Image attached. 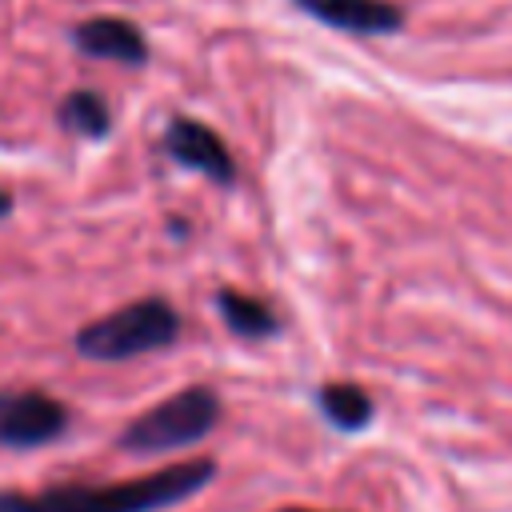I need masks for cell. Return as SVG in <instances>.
I'll use <instances>...</instances> for the list:
<instances>
[{"mask_svg": "<svg viewBox=\"0 0 512 512\" xmlns=\"http://www.w3.org/2000/svg\"><path fill=\"white\" fill-rule=\"evenodd\" d=\"M316 400H320L324 416H328L336 428H344V432L364 428V424L372 420V400H368V392H364L360 384H348V380L324 384Z\"/></svg>", "mask_w": 512, "mask_h": 512, "instance_id": "obj_9", "label": "cell"}, {"mask_svg": "<svg viewBox=\"0 0 512 512\" xmlns=\"http://www.w3.org/2000/svg\"><path fill=\"white\" fill-rule=\"evenodd\" d=\"M12 212V196L8 192H0V216H8Z\"/></svg>", "mask_w": 512, "mask_h": 512, "instance_id": "obj_11", "label": "cell"}, {"mask_svg": "<svg viewBox=\"0 0 512 512\" xmlns=\"http://www.w3.org/2000/svg\"><path fill=\"white\" fill-rule=\"evenodd\" d=\"M180 332V316L164 296L124 304L76 332V352L88 360H128L140 352L168 348Z\"/></svg>", "mask_w": 512, "mask_h": 512, "instance_id": "obj_2", "label": "cell"}, {"mask_svg": "<svg viewBox=\"0 0 512 512\" xmlns=\"http://www.w3.org/2000/svg\"><path fill=\"white\" fill-rule=\"evenodd\" d=\"M296 4L308 16L348 32H396L404 20L392 0H296Z\"/></svg>", "mask_w": 512, "mask_h": 512, "instance_id": "obj_7", "label": "cell"}, {"mask_svg": "<svg viewBox=\"0 0 512 512\" xmlns=\"http://www.w3.org/2000/svg\"><path fill=\"white\" fill-rule=\"evenodd\" d=\"M60 124L80 132V136H104L112 116H108V104L96 96V92H72L64 104H60Z\"/></svg>", "mask_w": 512, "mask_h": 512, "instance_id": "obj_10", "label": "cell"}, {"mask_svg": "<svg viewBox=\"0 0 512 512\" xmlns=\"http://www.w3.org/2000/svg\"><path fill=\"white\" fill-rule=\"evenodd\" d=\"M212 476V460H188L124 484H60L44 492H0V512H156L200 492Z\"/></svg>", "mask_w": 512, "mask_h": 512, "instance_id": "obj_1", "label": "cell"}, {"mask_svg": "<svg viewBox=\"0 0 512 512\" xmlns=\"http://www.w3.org/2000/svg\"><path fill=\"white\" fill-rule=\"evenodd\" d=\"M216 304H220V312H224V324H228L236 336L260 340V336H276V332H280V320H276L272 308H268L264 300H256V296H244V292L224 288V292L216 296Z\"/></svg>", "mask_w": 512, "mask_h": 512, "instance_id": "obj_8", "label": "cell"}, {"mask_svg": "<svg viewBox=\"0 0 512 512\" xmlns=\"http://www.w3.org/2000/svg\"><path fill=\"white\" fill-rule=\"evenodd\" d=\"M68 428V408L36 388L0 392V444L4 448H40Z\"/></svg>", "mask_w": 512, "mask_h": 512, "instance_id": "obj_4", "label": "cell"}, {"mask_svg": "<svg viewBox=\"0 0 512 512\" xmlns=\"http://www.w3.org/2000/svg\"><path fill=\"white\" fill-rule=\"evenodd\" d=\"M72 40L84 56H100V60H116V64L148 60V44H144L140 28L120 16H92L80 28H72Z\"/></svg>", "mask_w": 512, "mask_h": 512, "instance_id": "obj_6", "label": "cell"}, {"mask_svg": "<svg viewBox=\"0 0 512 512\" xmlns=\"http://www.w3.org/2000/svg\"><path fill=\"white\" fill-rule=\"evenodd\" d=\"M164 152L184 164V168H196L204 172L208 180L216 184H232L236 180V164H232V152L228 144L200 120H188V116H176L164 132Z\"/></svg>", "mask_w": 512, "mask_h": 512, "instance_id": "obj_5", "label": "cell"}, {"mask_svg": "<svg viewBox=\"0 0 512 512\" xmlns=\"http://www.w3.org/2000/svg\"><path fill=\"white\" fill-rule=\"evenodd\" d=\"M220 420V396L212 388H184L168 400H160L156 408H148L144 416H136L124 432H120V448L128 452H168V448H184L204 440Z\"/></svg>", "mask_w": 512, "mask_h": 512, "instance_id": "obj_3", "label": "cell"}, {"mask_svg": "<svg viewBox=\"0 0 512 512\" xmlns=\"http://www.w3.org/2000/svg\"><path fill=\"white\" fill-rule=\"evenodd\" d=\"M280 512H312V508H280Z\"/></svg>", "mask_w": 512, "mask_h": 512, "instance_id": "obj_12", "label": "cell"}]
</instances>
